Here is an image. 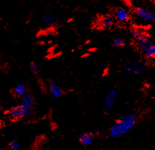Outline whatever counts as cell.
I'll return each instance as SVG.
<instances>
[{"label":"cell","mask_w":155,"mask_h":150,"mask_svg":"<svg viewBox=\"0 0 155 150\" xmlns=\"http://www.w3.org/2000/svg\"><path fill=\"white\" fill-rule=\"evenodd\" d=\"M137 121V115L128 112L116 119L110 127L108 135L114 139L123 137L132 130Z\"/></svg>","instance_id":"1"},{"label":"cell","mask_w":155,"mask_h":150,"mask_svg":"<svg viewBox=\"0 0 155 150\" xmlns=\"http://www.w3.org/2000/svg\"><path fill=\"white\" fill-rule=\"evenodd\" d=\"M134 39V44L143 53L154 44L151 36L147 32L137 28H133L130 31Z\"/></svg>","instance_id":"2"},{"label":"cell","mask_w":155,"mask_h":150,"mask_svg":"<svg viewBox=\"0 0 155 150\" xmlns=\"http://www.w3.org/2000/svg\"><path fill=\"white\" fill-rule=\"evenodd\" d=\"M123 68L126 71L136 75L143 74L148 69L147 64L144 62L132 59L123 62Z\"/></svg>","instance_id":"3"},{"label":"cell","mask_w":155,"mask_h":150,"mask_svg":"<svg viewBox=\"0 0 155 150\" xmlns=\"http://www.w3.org/2000/svg\"><path fill=\"white\" fill-rule=\"evenodd\" d=\"M34 97L30 93L26 92L22 96V101L21 104L19 105L23 109V118L27 119L28 118L31 114L32 109L34 105Z\"/></svg>","instance_id":"4"},{"label":"cell","mask_w":155,"mask_h":150,"mask_svg":"<svg viewBox=\"0 0 155 150\" xmlns=\"http://www.w3.org/2000/svg\"><path fill=\"white\" fill-rule=\"evenodd\" d=\"M134 12L140 19L153 23L155 21V13L153 10L146 7H137L134 9Z\"/></svg>","instance_id":"5"},{"label":"cell","mask_w":155,"mask_h":150,"mask_svg":"<svg viewBox=\"0 0 155 150\" xmlns=\"http://www.w3.org/2000/svg\"><path fill=\"white\" fill-rule=\"evenodd\" d=\"M118 90L116 89H111L105 96L104 102V110L105 112H110L114 108L117 99Z\"/></svg>","instance_id":"6"},{"label":"cell","mask_w":155,"mask_h":150,"mask_svg":"<svg viewBox=\"0 0 155 150\" xmlns=\"http://www.w3.org/2000/svg\"><path fill=\"white\" fill-rule=\"evenodd\" d=\"M49 88L51 96L55 99H59L62 97L65 93L62 88L59 86L54 80H51L49 81Z\"/></svg>","instance_id":"7"},{"label":"cell","mask_w":155,"mask_h":150,"mask_svg":"<svg viewBox=\"0 0 155 150\" xmlns=\"http://www.w3.org/2000/svg\"><path fill=\"white\" fill-rule=\"evenodd\" d=\"M114 17L118 22L125 23L130 20V15L129 11L124 8H118L114 12Z\"/></svg>","instance_id":"8"},{"label":"cell","mask_w":155,"mask_h":150,"mask_svg":"<svg viewBox=\"0 0 155 150\" xmlns=\"http://www.w3.org/2000/svg\"><path fill=\"white\" fill-rule=\"evenodd\" d=\"M95 141V137L91 132H86L81 134L79 137L80 143L86 147L92 146Z\"/></svg>","instance_id":"9"},{"label":"cell","mask_w":155,"mask_h":150,"mask_svg":"<svg viewBox=\"0 0 155 150\" xmlns=\"http://www.w3.org/2000/svg\"><path fill=\"white\" fill-rule=\"evenodd\" d=\"M8 114L10 118L14 119H19L23 118V109L20 105H18L9 109Z\"/></svg>","instance_id":"10"},{"label":"cell","mask_w":155,"mask_h":150,"mask_svg":"<svg viewBox=\"0 0 155 150\" xmlns=\"http://www.w3.org/2000/svg\"><path fill=\"white\" fill-rule=\"evenodd\" d=\"M59 18L54 14H47L43 18V22L46 26H52L57 24Z\"/></svg>","instance_id":"11"},{"label":"cell","mask_w":155,"mask_h":150,"mask_svg":"<svg viewBox=\"0 0 155 150\" xmlns=\"http://www.w3.org/2000/svg\"><path fill=\"white\" fill-rule=\"evenodd\" d=\"M114 23V18L112 16L107 15L104 16L101 20V25L104 28H110Z\"/></svg>","instance_id":"12"},{"label":"cell","mask_w":155,"mask_h":150,"mask_svg":"<svg viewBox=\"0 0 155 150\" xmlns=\"http://www.w3.org/2000/svg\"><path fill=\"white\" fill-rule=\"evenodd\" d=\"M27 92V88L24 84H18L14 89V93L16 96L22 97Z\"/></svg>","instance_id":"13"},{"label":"cell","mask_w":155,"mask_h":150,"mask_svg":"<svg viewBox=\"0 0 155 150\" xmlns=\"http://www.w3.org/2000/svg\"><path fill=\"white\" fill-rule=\"evenodd\" d=\"M145 57L147 59H153L155 57V45L153 44L145 52Z\"/></svg>","instance_id":"14"},{"label":"cell","mask_w":155,"mask_h":150,"mask_svg":"<svg viewBox=\"0 0 155 150\" xmlns=\"http://www.w3.org/2000/svg\"><path fill=\"white\" fill-rule=\"evenodd\" d=\"M28 68L30 70V71L33 73L34 75H35L36 77L40 76L41 74V70L40 68L39 67V66L35 62H31L29 65Z\"/></svg>","instance_id":"15"},{"label":"cell","mask_w":155,"mask_h":150,"mask_svg":"<svg viewBox=\"0 0 155 150\" xmlns=\"http://www.w3.org/2000/svg\"><path fill=\"white\" fill-rule=\"evenodd\" d=\"M112 44L114 47H122L126 44V43L125 40L120 38H116L113 41Z\"/></svg>","instance_id":"16"},{"label":"cell","mask_w":155,"mask_h":150,"mask_svg":"<svg viewBox=\"0 0 155 150\" xmlns=\"http://www.w3.org/2000/svg\"><path fill=\"white\" fill-rule=\"evenodd\" d=\"M9 146L13 150H17L20 148V144L17 140H13L10 143Z\"/></svg>","instance_id":"17"},{"label":"cell","mask_w":155,"mask_h":150,"mask_svg":"<svg viewBox=\"0 0 155 150\" xmlns=\"http://www.w3.org/2000/svg\"><path fill=\"white\" fill-rule=\"evenodd\" d=\"M90 132L95 137L99 136L101 134V130L100 129H92L91 131Z\"/></svg>","instance_id":"18"},{"label":"cell","mask_w":155,"mask_h":150,"mask_svg":"<svg viewBox=\"0 0 155 150\" xmlns=\"http://www.w3.org/2000/svg\"><path fill=\"white\" fill-rule=\"evenodd\" d=\"M2 126H3V123H2V122L1 121H0V129L2 128Z\"/></svg>","instance_id":"19"},{"label":"cell","mask_w":155,"mask_h":150,"mask_svg":"<svg viewBox=\"0 0 155 150\" xmlns=\"http://www.w3.org/2000/svg\"><path fill=\"white\" fill-rule=\"evenodd\" d=\"M22 126H26V125H27V122H24L22 124Z\"/></svg>","instance_id":"20"},{"label":"cell","mask_w":155,"mask_h":150,"mask_svg":"<svg viewBox=\"0 0 155 150\" xmlns=\"http://www.w3.org/2000/svg\"><path fill=\"white\" fill-rule=\"evenodd\" d=\"M5 149V148L3 146H0V150H3Z\"/></svg>","instance_id":"21"},{"label":"cell","mask_w":155,"mask_h":150,"mask_svg":"<svg viewBox=\"0 0 155 150\" xmlns=\"http://www.w3.org/2000/svg\"><path fill=\"white\" fill-rule=\"evenodd\" d=\"M1 108H2V107H1V106H0V110H1Z\"/></svg>","instance_id":"22"},{"label":"cell","mask_w":155,"mask_h":150,"mask_svg":"<svg viewBox=\"0 0 155 150\" xmlns=\"http://www.w3.org/2000/svg\"><path fill=\"white\" fill-rule=\"evenodd\" d=\"M151 1H154V0H151Z\"/></svg>","instance_id":"23"}]
</instances>
